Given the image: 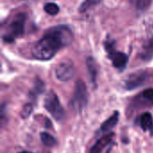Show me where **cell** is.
<instances>
[{
	"label": "cell",
	"mask_w": 153,
	"mask_h": 153,
	"mask_svg": "<svg viewBox=\"0 0 153 153\" xmlns=\"http://www.w3.org/2000/svg\"><path fill=\"white\" fill-rule=\"evenodd\" d=\"M73 40L71 30L65 25H58L48 29L45 35L35 44L31 54L34 58L40 61H47L64 47L69 45Z\"/></svg>",
	"instance_id": "6da1fadb"
},
{
	"label": "cell",
	"mask_w": 153,
	"mask_h": 153,
	"mask_svg": "<svg viewBox=\"0 0 153 153\" xmlns=\"http://www.w3.org/2000/svg\"><path fill=\"white\" fill-rule=\"evenodd\" d=\"M27 20V14L25 13H17L12 22L6 27L5 32L3 34V40L5 43H13L15 39L22 37L24 34L25 23Z\"/></svg>",
	"instance_id": "7a4b0ae2"
},
{
	"label": "cell",
	"mask_w": 153,
	"mask_h": 153,
	"mask_svg": "<svg viewBox=\"0 0 153 153\" xmlns=\"http://www.w3.org/2000/svg\"><path fill=\"white\" fill-rule=\"evenodd\" d=\"M88 103V91L85 83L82 80H78L75 82L73 98L70 103V107L76 113H81Z\"/></svg>",
	"instance_id": "3957f363"
},
{
	"label": "cell",
	"mask_w": 153,
	"mask_h": 153,
	"mask_svg": "<svg viewBox=\"0 0 153 153\" xmlns=\"http://www.w3.org/2000/svg\"><path fill=\"white\" fill-rule=\"evenodd\" d=\"M44 107L46 110L57 121H62L65 117V110L60 103V100L57 97V95L53 91H50L47 93L45 101H44Z\"/></svg>",
	"instance_id": "277c9868"
},
{
	"label": "cell",
	"mask_w": 153,
	"mask_h": 153,
	"mask_svg": "<svg viewBox=\"0 0 153 153\" xmlns=\"http://www.w3.org/2000/svg\"><path fill=\"white\" fill-rule=\"evenodd\" d=\"M105 49L108 52L109 59L112 61V64L115 68L119 71H123L128 63V56L123 52L117 51L115 48V41L108 39L105 43Z\"/></svg>",
	"instance_id": "5b68a950"
},
{
	"label": "cell",
	"mask_w": 153,
	"mask_h": 153,
	"mask_svg": "<svg viewBox=\"0 0 153 153\" xmlns=\"http://www.w3.org/2000/svg\"><path fill=\"white\" fill-rule=\"evenodd\" d=\"M150 74L145 71H139L127 76L125 81V87L127 90H134L145 84L150 79Z\"/></svg>",
	"instance_id": "8992f818"
},
{
	"label": "cell",
	"mask_w": 153,
	"mask_h": 153,
	"mask_svg": "<svg viewBox=\"0 0 153 153\" xmlns=\"http://www.w3.org/2000/svg\"><path fill=\"white\" fill-rule=\"evenodd\" d=\"M74 74H75L74 66L73 63L68 61H64L60 63L55 70V74L56 79L61 82H68L74 77Z\"/></svg>",
	"instance_id": "52a82bcc"
},
{
	"label": "cell",
	"mask_w": 153,
	"mask_h": 153,
	"mask_svg": "<svg viewBox=\"0 0 153 153\" xmlns=\"http://www.w3.org/2000/svg\"><path fill=\"white\" fill-rule=\"evenodd\" d=\"M134 103L137 107H153V89H147L141 92Z\"/></svg>",
	"instance_id": "ba28073f"
},
{
	"label": "cell",
	"mask_w": 153,
	"mask_h": 153,
	"mask_svg": "<svg viewBox=\"0 0 153 153\" xmlns=\"http://www.w3.org/2000/svg\"><path fill=\"white\" fill-rule=\"evenodd\" d=\"M113 137H114V134L110 133L99 139L90 150V153H101V152L106 148V146H108L110 143Z\"/></svg>",
	"instance_id": "9c48e42d"
},
{
	"label": "cell",
	"mask_w": 153,
	"mask_h": 153,
	"mask_svg": "<svg viewBox=\"0 0 153 153\" xmlns=\"http://www.w3.org/2000/svg\"><path fill=\"white\" fill-rule=\"evenodd\" d=\"M139 56L143 61H150L153 58V35L143 43Z\"/></svg>",
	"instance_id": "30bf717a"
},
{
	"label": "cell",
	"mask_w": 153,
	"mask_h": 153,
	"mask_svg": "<svg viewBox=\"0 0 153 153\" xmlns=\"http://www.w3.org/2000/svg\"><path fill=\"white\" fill-rule=\"evenodd\" d=\"M139 126L143 131H149L150 134H153V118L152 114L145 112L141 115L139 118Z\"/></svg>",
	"instance_id": "8fae6325"
},
{
	"label": "cell",
	"mask_w": 153,
	"mask_h": 153,
	"mask_svg": "<svg viewBox=\"0 0 153 153\" xmlns=\"http://www.w3.org/2000/svg\"><path fill=\"white\" fill-rule=\"evenodd\" d=\"M118 117H119V113L115 112L112 116H110L101 126L100 127V132L101 133H107L112 130L117 124L118 122Z\"/></svg>",
	"instance_id": "7c38bea8"
},
{
	"label": "cell",
	"mask_w": 153,
	"mask_h": 153,
	"mask_svg": "<svg viewBox=\"0 0 153 153\" xmlns=\"http://www.w3.org/2000/svg\"><path fill=\"white\" fill-rule=\"evenodd\" d=\"M86 65H87L88 72L90 74L91 82H96V79H97V76H98V71H99L97 62L95 61V59L93 57L89 56L86 59Z\"/></svg>",
	"instance_id": "4fadbf2b"
},
{
	"label": "cell",
	"mask_w": 153,
	"mask_h": 153,
	"mask_svg": "<svg viewBox=\"0 0 153 153\" xmlns=\"http://www.w3.org/2000/svg\"><path fill=\"white\" fill-rule=\"evenodd\" d=\"M40 140L42 143L47 147H54L56 144V138L52 136L50 134H48L46 132H43L40 134Z\"/></svg>",
	"instance_id": "5bb4252c"
},
{
	"label": "cell",
	"mask_w": 153,
	"mask_h": 153,
	"mask_svg": "<svg viewBox=\"0 0 153 153\" xmlns=\"http://www.w3.org/2000/svg\"><path fill=\"white\" fill-rule=\"evenodd\" d=\"M130 3L139 11L147 10L152 3V0H130Z\"/></svg>",
	"instance_id": "9a60e30c"
},
{
	"label": "cell",
	"mask_w": 153,
	"mask_h": 153,
	"mask_svg": "<svg viewBox=\"0 0 153 153\" xmlns=\"http://www.w3.org/2000/svg\"><path fill=\"white\" fill-rule=\"evenodd\" d=\"M102 1H103V0H84V1L82 3V4H81V6H80V8H79V11H80L81 13L86 12V11H88L90 8H91V7H93V6L99 4H100V2H102Z\"/></svg>",
	"instance_id": "2e32d148"
},
{
	"label": "cell",
	"mask_w": 153,
	"mask_h": 153,
	"mask_svg": "<svg viewBox=\"0 0 153 153\" xmlns=\"http://www.w3.org/2000/svg\"><path fill=\"white\" fill-rule=\"evenodd\" d=\"M44 11L50 14V15H56L59 13V6L55 4V3H47L45 5H44Z\"/></svg>",
	"instance_id": "e0dca14e"
},
{
	"label": "cell",
	"mask_w": 153,
	"mask_h": 153,
	"mask_svg": "<svg viewBox=\"0 0 153 153\" xmlns=\"http://www.w3.org/2000/svg\"><path fill=\"white\" fill-rule=\"evenodd\" d=\"M32 111H33V106H32L30 103L25 104V105L22 107V112H21V117H22V118H23V119L28 118V117L30 116V114L32 113Z\"/></svg>",
	"instance_id": "ac0fdd59"
},
{
	"label": "cell",
	"mask_w": 153,
	"mask_h": 153,
	"mask_svg": "<svg viewBox=\"0 0 153 153\" xmlns=\"http://www.w3.org/2000/svg\"><path fill=\"white\" fill-rule=\"evenodd\" d=\"M20 153H25V152H20Z\"/></svg>",
	"instance_id": "d6986e66"
}]
</instances>
